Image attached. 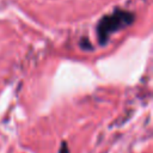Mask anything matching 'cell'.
<instances>
[{"instance_id": "cell-1", "label": "cell", "mask_w": 153, "mask_h": 153, "mask_svg": "<svg viewBox=\"0 0 153 153\" xmlns=\"http://www.w3.org/2000/svg\"><path fill=\"white\" fill-rule=\"evenodd\" d=\"M133 22V14L122 10H117L114 13L102 18L97 26L98 38L100 43H105L111 33L120 29H124Z\"/></svg>"}, {"instance_id": "cell-2", "label": "cell", "mask_w": 153, "mask_h": 153, "mask_svg": "<svg viewBox=\"0 0 153 153\" xmlns=\"http://www.w3.org/2000/svg\"><path fill=\"white\" fill-rule=\"evenodd\" d=\"M60 153H68V149L65 147V145H63V147L61 148V151H60Z\"/></svg>"}]
</instances>
